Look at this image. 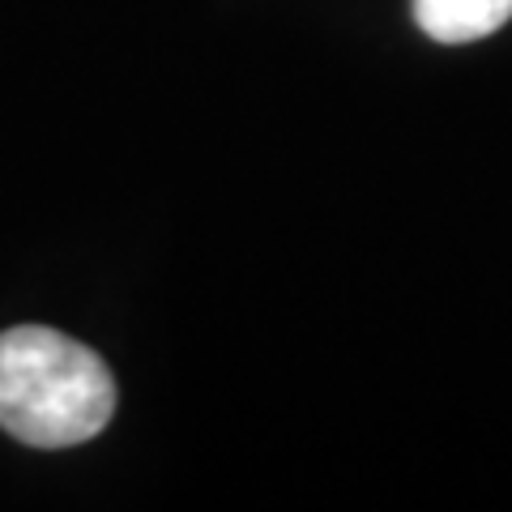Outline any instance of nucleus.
Listing matches in <instances>:
<instances>
[{
    "label": "nucleus",
    "instance_id": "f257e3e1",
    "mask_svg": "<svg viewBox=\"0 0 512 512\" xmlns=\"http://www.w3.org/2000/svg\"><path fill=\"white\" fill-rule=\"evenodd\" d=\"M116 414V380L99 350L47 325L0 333V427L30 448L94 440Z\"/></svg>",
    "mask_w": 512,
    "mask_h": 512
},
{
    "label": "nucleus",
    "instance_id": "f03ea898",
    "mask_svg": "<svg viewBox=\"0 0 512 512\" xmlns=\"http://www.w3.org/2000/svg\"><path fill=\"white\" fill-rule=\"evenodd\" d=\"M414 22L436 43H474L512 18V0H410Z\"/></svg>",
    "mask_w": 512,
    "mask_h": 512
}]
</instances>
